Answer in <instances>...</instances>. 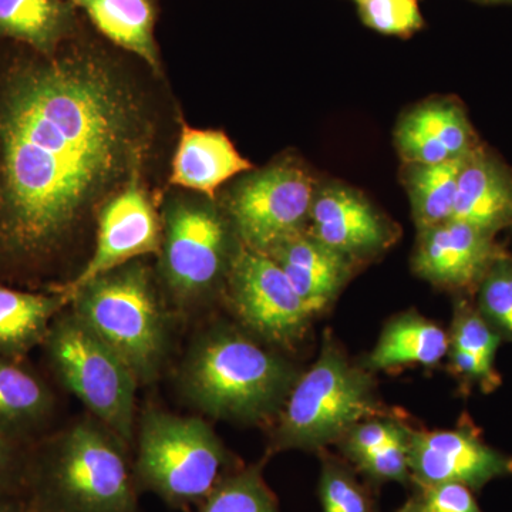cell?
<instances>
[{
  "label": "cell",
  "mask_w": 512,
  "mask_h": 512,
  "mask_svg": "<svg viewBox=\"0 0 512 512\" xmlns=\"http://www.w3.org/2000/svg\"><path fill=\"white\" fill-rule=\"evenodd\" d=\"M150 84L77 37L53 56L0 43V284L57 289L107 201L146 171Z\"/></svg>",
  "instance_id": "obj_1"
},
{
  "label": "cell",
  "mask_w": 512,
  "mask_h": 512,
  "mask_svg": "<svg viewBox=\"0 0 512 512\" xmlns=\"http://www.w3.org/2000/svg\"><path fill=\"white\" fill-rule=\"evenodd\" d=\"M301 370L241 326L215 322L185 350L175 384L181 397L212 419L274 423Z\"/></svg>",
  "instance_id": "obj_2"
},
{
  "label": "cell",
  "mask_w": 512,
  "mask_h": 512,
  "mask_svg": "<svg viewBox=\"0 0 512 512\" xmlns=\"http://www.w3.org/2000/svg\"><path fill=\"white\" fill-rule=\"evenodd\" d=\"M130 451L83 414L29 447L23 495L33 512H140Z\"/></svg>",
  "instance_id": "obj_3"
},
{
  "label": "cell",
  "mask_w": 512,
  "mask_h": 512,
  "mask_svg": "<svg viewBox=\"0 0 512 512\" xmlns=\"http://www.w3.org/2000/svg\"><path fill=\"white\" fill-rule=\"evenodd\" d=\"M69 306L124 360L140 386L164 375L180 319L146 258L87 282L70 293Z\"/></svg>",
  "instance_id": "obj_4"
},
{
  "label": "cell",
  "mask_w": 512,
  "mask_h": 512,
  "mask_svg": "<svg viewBox=\"0 0 512 512\" xmlns=\"http://www.w3.org/2000/svg\"><path fill=\"white\" fill-rule=\"evenodd\" d=\"M156 274L178 319L200 315L224 295L241 242L217 200L174 194L165 200Z\"/></svg>",
  "instance_id": "obj_5"
},
{
  "label": "cell",
  "mask_w": 512,
  "mask_h": 512,
  "mask_svg": "<svg viewBox=\"0 0 512 512\" xmlns=\"http://www.w3.org/2000/svg\"><path fill=\"white\" fill-rule=\"evenodd\" d=\"M134 476L140 493H153L173 510L190 512L237 470V458L211 424L148 404L137 419Z\"/></svg>",
  "instance_id": "obj_6"
},
{
  "label": "cell",
  "mask_w": 512,
  "mask_h": 512,
  "mask_svg": "<svg viewBox=\"0 0 512 512\" xmlns=\"http://www.w3.org/2000/svg\"><path fill=\"white\" fill-rule=\"evenodd\" d=\"M379 413L372 372L353 365L330 333L320 355L302 373L274 423L269 454L318 451L339 443L359 421Z\"/></svg>",
  "instance_id": "obj_7"
},
{
  "label": "cell",
  "mask_w": 512,
  "mask_h": 512,
  "mask_svg": "<svg viewBox=\"0 0 512 512\" xmlns=\"http://www.w3.org/2000/svg\"><path fill=\"white\" fill-rule=\"evenodd\" d=\"M40 350L56 382L133 447L140 384L124 360L70 306L53 320Z\"/></svg>",
  "instance_id": "obj_8"
},
{
  "label": "cell",
  "mask_w": 512,
  "mask_h": 512,
  "mask_svg": "<svg viewBox=\"0 0 512 512\" xmlns=\"http://www.w3.org/2000/svg\"><path fill=\"white\" fill-rule=\"evenodd\" d=\"M315 180L295 160H281L242 175L222 198L242 247L269 254L308 228Z\"/></svg>",
  "instance_id": "obj_9"
},
{
  "label": "cell",
  "mask_w": 512,
  "mask_h": 512,
  "mask_svg": "<svg viewBox=\"0 0 512 512\" xmlns=\"http://www.w3.org/2000/svg\"><path fill=\"white\" fill-rule=\"evenodd\" d=\"M224 296L238 326L276 350L301 343L313 316L271 256L239 247Z\"/></svg>",
  "instance_id": "obj_10"
},
{
  "label": "cell",
  "mask_w": 512,
  "mask_h": 512,
  "mask_svg": "<svg viewBox=\"0 0 512 512\" xmlns=\"http://www.w3.org/2000/svg\"><path fill=\"white\" fill-rule=\"evenodd\" d=\"M146 171H137L117 194L101 207L94 227L93 251L72 281L56 291L70 293L113 269L158 256L163 244V220L146 185Z\"/></svg>",
  "instance_id": "obj_11"
},
{
  "label": "cell",
  "mask_w": 512,
  "mask_h": 512,
  "mask_svg": "<svg viewBox=\"0 0 512 512\" xmlns=\"http://www.w3.org/2000/svg\"><path fill=\"white\" fill-rule=\"evenodd\" d=\"M410 473L416 487L457 483L474 493L512 477V456L485 443L471 423L456 429L410 433Z\"/></svg>",
  "instance_id": "obj_12"
},
{
  "label": "cell",
  "mask_w": 512,
  "mask_h": 512,
  "mask_svg": "<svg viewBox=\"0 0 512 512\" xmlns=\"http://www.w3.org/2000/svg\"><path fill=\"white\" fill-rule=\"evenodd\" d=\"M505 249L493 235L457 220L419 232L413 269L430 284L458 293H474Z\"/></svg>",
  "instance_id": "obj_13"
},
{
  "label": "cell",
  "mask_w": 512,
  "mask_h": 512,
  "mask_svg": "<svg viewBox=\"0 0 512 512\" xmlns=\"http://www.w3.org/2000/svg\"><path fill=\"white\" fill-rule=\"evenodd\" d=\"M306 231L352 262L372 258L396 239L386 217L362 194L339 184L316 190Z\"/></svg>",
  "instance_id": "obj_14"
},
{
  "label": "cell",
  "mask_w": 512,
  "mask_h": 512,
  "mask_svg": "<svg viewBox=\"0 0 512 512\" xmlns=\"http://www.w3.org/2000/svg\"><path fill=\"white\" fill-rule=\"evenodd\" d=\"M394 138L406 164L446 163L483 144L456 99L424 101L414 107L400 119Z\"/></svg>",
  "instance_id": "obj_15"
},
{
  "label": "cell",
  "mask_w": 512,
  "mask_h": 512,
  "mask_svg": "<svg viewBox=\"0 0 512 512\" xmlns=\"http://www.w3.org/2000/svg\"><path fill=\"white\" fill-rule=\"evenodd\" d=\"M451 220L466 222L493 237L512 227V168L484 144L464 161Z\"/></svg>",
  "instance_id": "obj_16"
},
{
  "label": "cell",
  "mask_w": 512,
  "mask_h": 512,
  "mask_svg": "<svg viewBox=\"0 0 512 512\" xmlns=\"http://www.w3.org/2000/svg\"><path fill=\"white\" fill-rule=\"evenodd\" d=\"M55 390L28 360L0 356V437L32 446L53 429Z\"/></svg>",
  "instance_id": "obj_17"
},
{
  "label": "cell",
  "mask_w": 512,
  "mask_h": 512,
  "mask_svg": "<svg viewBox=\"0 0 512 512\" xmlns=\"http://www.w3.org/2000/svg\"><path fill=\"white\" fill-rule=\"evenodd\" d=\"M252 170L254 165L239 154L227 134L183 123L171 160L168 185L217 200L222 185Z\"/></svg>",
  "instance_id": "obj_18"
},
{
  "label": "cell",
  "mask_w": 512,
  "mask_h": 512,
  "mask_svg": "<svg viewBox=\"0 0 512 512\" xmlns=\"http://www.w3.org/2000/svg\"><path fill=\"white\" fill-rule=\"evenodd\" d=\"M281 266L312 316L335 301L352 274L353 262L308 231L282 242L269 254Z\"/></svg>",
  "instance_id": "obj_19"
},
{
  "label": "cell",
  "mask_w": 512,
  "mask_h": 512,
  "mask_svg": "<svg viewBox=\"0 0 512 512\" xmlns=\"http://www.w3.org/2000/svg\"><path fill=\"white\" fill-rule=\"evenodd\" d=\"M94 28L123 52L136 56L158 79L164 69L156 40L157 0H69Z\"/></svg>",
  "instance_id": "obj_20"
},
{
  "label": "cell",
  "mask_w": 512,
  "mask_h": 512,
  "mask_svg": "<svg viewBox=\"0 0 512 512\" xmlns=\"http://www.w3.org/2000/svg\"><path fill=\"white\" fill-rule=\"evenodd\" d=\"M500 336L490 328L476 305L466 298L454 303L453 322L448 330V369L464 389L493 393L501 386L495 356Z\"/></svg>",
  "instance_id": "obj_21"
},
{
  "label": "cell",
  "mask_w": 512,
  "mask_h": 512,
  "mask_svg": "<svg viewBox=\"0 0 512 512\" xmlns=\"http://www.w3.org/2000/svg\"><path fill=\"white\" fill-rule=\"evenodd\" d=\"M66 293L0 284V356L28 360L40 349L47 330L64 308Z\"/></svg>",
  "instance_id": "obj_22"
},
{
  "label": "cell",
  "mask_w": 512,
  "mask_h": 512,
  "mask_svg": "<svg viewBox=\"0 0 512 512\" xmlns=\"http://www.w3.org/2000/svg\"><path fill=\"white\" fill-rule=\"evenodd\" d=\"M79 33V15L69 0H0V43L53 56Z\"/></svg>",
  "instance_id": "obj_23"
},
{
  "label": "cell",
  "mask_w": 512,
  "mask_h": 512,
  "mask_svg": "<svg viewBox=\"0 0 512 512\" xmlns=\"http://www.w3.org/2000/svg\"><path fill=\"white\" fill-rule=\"evenodd\" d=\"M447 352L446 330L419 313L406 312L387 322L362 366L372 373L407 366L434 367Z\"/></svg>",
  "instance_id": "obj_24"
},
{
  "label": "cell",
  "mask_w": 512,
  "mask_h": 512,
  "mask_svg": "<svg viewBox=\"0 0 512 512\" xmlns=\"http://www.w3.org/2000/svg\"><path fill=\"white\" fill-rule=\"evenodd\" d=\"M466 157L439 164H407L404 184L417 231H426L453 217L458 175Z\"/></svg>",
  "instance_id": "obj_25"
},
{
  "label": "cell",
  "mask_w": 512,
  "mask_h": 512,
  "mask_svg": "<svg viewBox=\"0 0 512 512\" xmlns=\"http://www.w3.org/2000/svg\"><path fill=\"white\" fill-rule=\"evenodd\" d=\"M264 464L241 466L228 474L194 512H279L264 478Z\"/></svg>",
  "instance_id": "obj_26"
},
{
  "label": "cell",
  "mask_w": 512,
  "mask_h": 512,
  "mask_svg": "<svg viewBox=\"0 0 512 512\" xmlns=\"http://www.w3.org/2000/svg\"><path fill=\"white\" fill-rule=\"evenodd\" d=\"M478 313L503 342L512 343V255L494 262L476 289Z\"/></svg>",
  "instance_id": "obj_27"
},
{
  "label": "cell",
  "mask_w": 512,
  "mask_h": 512,
  "mask_svg": "<svg viewBox=\"0 0 512 512\" xmlns=\"http://www.w3.org/2000/svg\"><path fill=\"white\" fill-rule=\"evenodd\" d=\"M322 512H376L372 494L348 466L326 457L318 488Z\"/></svg>",
  "instance_id": "obj_28"
},
{
  "label": "cell",
  "mask_w": 512,
  "mask_h": 512,
  "mask_svg": "<svg viewBox=\"0 0 512 512\" xmlns=\"http://www.w3.org/2000/svg\"><path fill=\"white\" fill-rule=\"evenodd\" d=\"M410 433L409 427H404L393 440L384 444L375 453L363 458L357 464V470L372 484L412 483L410 473Z\"/></svg>",
  "instance_id": "obj_29"
},
{
  "label": "cell",
  "mask_w": 512,
  "mask_h": 512,
  "mask_svg": "<svg viewBox=\"0 0 512 512\" xmlns=\"http://www.w3.org/2000/svg\"><path fill=\"white\" fill-rule=\"evenodd\" d=\"M357 6L363 23L383 35L409 36L423 26L417 0H366Z\"/></svg>",
  "instance_id": "obj_30"
},
{
  "label": "cell",
  "mask_w": 512,
  "mask_h": 512,
  "mask_svg": "<svg viewBox=\"0 0 512 512\" xmlns=\"http://www.w3.org/2000/svg\"><path fill=\"white\" fill-rule=\"evenodd\" d=\"M404 427L406 426L399 420L369 417V419L359 421L343 436V439L339 441L340 448L350 463L357 466L363 458L370 456L384 444L393 440Z\"/></svg>",
  "instance_id": "obj_31"
},
{
  "label": "cell",
  "mask_w": 512,
  "mask_h": 512,
  "mask_svg": "<svg viewBox=\"0 0 512 512\" xmlns=\"http://www.w3.org/2000/svg\"><path fill=\"white\" fill-rule=\"evenodd\" d=\"M423 512H483L474 491L463 484L443 483L417 487L413 495Z\"/></svg>",
  "instance_id": "obj_32"
},
{
  "label": "cell",
  "mask_w": 512,
  "mask_h": 512,
  "mask_svg": "<svg viewBox=\"0 0 512 512\" xmlns=\"http://www.w3.org/2000/svg\"><path fill=\"white\" fill-rule=\"evenodd\" d=\"M29 447L0 437V495L23 494Z\"/></svg>",
  "instance_id": "obj_33"
},
{
  "label": "cell",
  "mask_w": 512,
  "mask_h": 512,
  "mask_svg": "<svg viewBox=\"0 0 512 512\" xmlns=\"http://www.w3.org/2000/svg\"><path fill=\"white\" fill-rule=\"evenodd\" d=\"M0 512H33L23 494L0 495Z\"/></svg>",
  "instance_id": "obj_34"
},
{
  "label": "cell",
  "mask_w": 512,
  "mask_h": 512,
  "mask_svg": "<svg viewBox=\"0 0 512 512\" xmlns=\"http://www.w3.org/2000/svg\"><path fill=\"white\" fill-rule=\"evenodd\" d=\"M396 512H423L420 510L419 504H417L416 498L412 497L406 504L403 505L400 510Z\"/></svg>",
  "instance_id": "obj_35"
},
{
  "label": "cell",
  "mask_w": 512,
  "mask_h": 512,
  "mask_svg": "<svg viewBox=\"0 0 512 512\" xmlns=\"http://www.w3.org/2000/svg\"><path fill=\"white\" fill-rule=\"evenodd\" d=\"M474 2L484 3V5H512V0H474Z\"/></svg>",
  "instance_id": "obj_36"
},
{
  "label": "cell",
  "mask_w": 512,
  "mask_h": 512,
  "mask_svg": "<svg viewBox=\"0 0 512 512\" xmlns=\"http://www.w3.org/2000/svg\"><path fill=\"white\" fill-rule=\"evenodd\" d=\"M356 3L366 2V0H355Z\"/></svg>",
  "instance_id": "obj_37"
},
{
  "label": "cell",
  "mask_w": 512,
  "mask_h": 512,
  "mask_svg": "<svg viewBox=\"0 0 512 512\" xmlns=\"http://www.w3.org/2000/svg\"><path fill=\"white\" fill-rule=\"evenodd\" d=\"M512 228V227H511Z\"/></svg>",
  "instance_id": "obj_38"
}]
</instances>
